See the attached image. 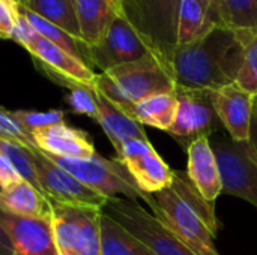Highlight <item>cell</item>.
Listing matches in <instances>:
<instances>
[{
    "label": "cell",
    "mask_w": 257,
    "mask_h": 255,
    "mask_svg": "<svg viewBox=\"0 0 257 255\" xmlns=\"http://www.w3.org/2000/svg\"><path fill=\"white\" fill-rule=\"evenodd\" d=\"M242 60L244 47L236 30L215 26L197 42L176 47L169 65L176 86L215 90L236 81Z\"/></svg>",
    "instance_id": "cell-1"
},
{
    "label": "cell",
    "mask_w": 257,
    "mask_h": 255,
    "mask_svg": "<svg viewBox=\"0 0 257 255\" xmlns=\"http://www.w3.org/2000/svg\"><path fill=\"white\" fill-rule=\"evenodd\" d=\"M95 87L123 113L136 102L176 89L169 62L158 53L98 74Z\"/></svg>",
    "instance_id": "cell-2"
},
{
    "label": "cell",
    "mask_w": 257,
    "mask_h": 255,
    "mask_svg": "<svg viewBox=\"0 0 257 255\" xmlns=\"http://www.w3.org/2000/svg\"><path fill=\"white\" fill-rule=\"evenodd\" d=\"M32 56L38 68L54 83L69 89L72 84L95 87L98 74L83 60L71 56L56 44L41 36L20 14L12 39Z\"/></svg>",
    "instance_id": "cell-3"
},
{
    "label": "cell",
    "mask_w": 257,
    "mask_h": 255,
    "mask_svg": "<svg viewBox=\"0 0 257 255\" xmlns=\"http://www.w3.org/2000/svg\"><path fill=\"white\" fill-rule=\"evenodd\" d=\"M42 152V150H41ZM47 155V153H45ZM54 164L66 170L69 174L77 177L81 183L104 195L105 198L122 197L131 201H145L148 203L151 194L143 192L126 167L116 158L107 159L99 156L98 153L87 159L77 158H62L47 155Z\"/></svg>",
    "instance_id": "cell-4"
},
{
    "label": "cell",
    "mask_w": 257,
    "mask_h": 255,
    "mask_svg": "<svg viewBox=\"0 0 257 255\" xmlns=\"http://www.w3.org/2000/svg\"><path fill=\"white\" fill-rule=\"evenodd\" d=\"M59 255H101V209L71 206L48 198Z\"/></svg>",
    "instance_id": "cell-5"
},
{
    "label": "cell",
    "mask_w": 257,
    "mask_h": 255,
    "mask_svg": "<svg viewBox=\"0 0 257 255\" xmlns=\"http://www.w3.org/2000/svg\"><path fill=\"white\" fill-rule=\"evenodd\" d=\"M101 210L143 242L154 255H196L161 219L136 201L108 198Z\"/></svg>",
    "instance_id": "cell-6"
},
{
    "label": "cell",
    "mask_w": 257,
    "mask_h": 255,
    "mask_svg": "<svg viewBox=\"0 0 257 255\" xmlns=\"http://www.w3.org/2000/svg\"><path fill=\"white\" fill-rule=\"evenodd\" d=\"M146 204H149L152 215L161 219L194 254L220 255L206 221L172 188L151 194Z\"/></svg>",
    "instance_id": "cell-7"
},
{
    "label": "cell",
    "mask_w": 257,
    "mask_h": 255,
    "mask_svg": "<svg viewBox=\"0 0 257 255\" xmlns=\"http://www.w3.org/2000/svg\"><path fill=\"white\" fill-rule=\"evenodd\" d=\"M182 0H122L123 17L167 62L176 48Z\"/></svg>",
    "instance_id": "cell-8"
},
{
    "label": "cell",
    "mask_w": 257,
    "mask_h": 255,
    "mask_svg": "<svg viewBox=\"0 0 257 255\" xmlns=\"http://www.w3.org/2000/svg\"><path fill=\"white\" fill-rule=\"evenodd\" d=\"M209 143L220 167L221 194L242 198L257 207V159L248 141L238 143L230 137L215 134Z\"/></svg>",
    "instance_id": "cell-9"
},
{
    "label": "cell",
    "mask_w": 257,
    "mask_h": 255,
    "mask_svg": "<svg viewBox=\"0 0 257 255\" xmlns=\"http://www.w3.org/2000/svg\"><path fill=\"white\" fill-rule=\"evenodd\" d=\"M175 93L178 98V111L167 134H170L185 150L193 141L202 137L211 138L218 134L223 123L214 108L211 90L176 86Z\"/></svg>",
    "instance_id": "cell-10"
},
{
    "label": "cell",
    "mask_w": 257,
    "mask_h": 255,
    "mask_svg": "<svg viewBox=\"0 0 257 255\" xmlns=\"http://www.w3.org/2000/svg\"><path fill=\"white\" fill-rule=\"evenodd\" d=\"M152 53L157 51L123 15L114 18L99 44L84 47L87 65L99 68L101 72L136 62Z\"/></svg>",
    "instance_id": "cell-11"
},
{
    "label": "cell",
    "mask_w": 257,
    "mask_h": 255,
    "mask_svg": "<svg viewBox=\"0 0 257 255\" xmlns=\"http://www.w3.org/2000/svg\"><path fill=\"white\" fill-rule=\"evenodd\" d=\"M32 165L42 192L59 203L102 209L108 198L81 183L77 177L54 164L38 147L30 149Z\"/></svg>",
    "instance_id": "cell-12"
},
{
    "label": "cell",
    "mask_w": 257,
    "mask_h": 255,
    "mask_svg": "<svg viewBox=\"0 0 257 255\" xmlns=\"http://www.w3.org/2000/svg\"><path fill=\"white\" fill-rule=\"evenodd\" d=\"M117 159L126 167L143 192L155 194L170 188L173 170L157 153L149 140L126 141L117 153Z\"/></svg>",
    "instance_id": "cell-13"
},
{
    "label": "cell",
    "mask_w": 257,
    "mask_h": 255,
    "mask_svg": "<svg viewBox=\"0 0 257 255\" xmlns=\"http://www.w3.org/2000/svg\"><path fill=\"white\" fill-rule=\"evenodd\" d=\"M0 224L11 240L12 255H59L51 218L17 216L0 209Z\"/></svg>",
    "instance_id": "cell-14"
},
{
    "label": "cell",
    "mask_w": 257,
    "mask_h": 255,
    "mask_svg": "<svg viewBox=\"0 0 257 255\" xmlns=\"http://www.w3.org/2000/svg\"><path fill=\"white\" fill-rule=\"evenodd\" d=\"M214 108L233 141L250 140L254 95L241 89L236 83L211 90Z\"/></svg>",
    "instance_id": "cell-15"
},
{
    "label": "cell",
    "mask_w": 257,
    "mask_h": 255,
    "mask_svg": "<svg viewBox=\"0 0 257 255\" xmlns=\"http://www.w3.org/2000/svg\"><path fill=\"white\" fill-rule=\"evenodd\" d=\"M32 138L39 150L51 156L87 159L96 155L95 146L87 132L69 126L66 122L35 129Z\"/></svg>",
    "instance_id": "cell-16"
},
{
    "label": "cell",
    "mask_w": 257,
    "mask_h": 255,
    "mask_svg": "<svg viewBox=\"0 0 257 255\" xmlns=\"http://www.w3.org/2000/svg\"><path fill=\"white\" fill-rule=\"evenodd\" d=\"M188 153V170L187 174L193 185L197 188L200 195L214 203L223 192V182L217 156L211 147L209 138L202 137L190 144Z\"/></svg>",
    "instance_id": "cell-17"
},
{
    "label": "cell",
    "mask_w": 257,
    "mask_h": 255,
    "mask_svg": "<svg viewBox=\"0 0 257 255\" xmlns=\"http://www.w3.org/2000/svg\"><path fill=\"white\" fill-rule=\"evenodd\" d=\"M75 11L84 47L99 44L114 18L123 15L120 0H75Z\"/></svg>",
    "instance_id": "cell-18"
},
{
    "label": "cell",
    "mask_w": 257,
    "mask_h": 255,
    "mask_svg": "<svg viewBox=\"0 0 257 255\" xmlns=\"http://www.w3.org/2000/svg\"><path fill=\"white\" fill-rule=\"evenodd\" d=\"M96 101H98L96 122L101 125L102 131L108 137L116 153H119L122 146L130 140H149L143 129V125L131 119L126 113H123L117 105H114L98 90H96Z\"/></svg>",
    "instance_id": "cell-19"
},
{
    "label": "cell",
    "mask_w": 257,
    "mask_h": 255,
    "mask_svg": "<svg viewBox=\"0 0 257 255\" xmlns=\"http://www.w3.org/2000/svg\"><path fill=\"white\" fill-rule=\"evenodd\" d=\"M0 209L17 216L51 218L48 197L24 179L0 189Z\"/></svg>",
    "instance_id": "cell-20"
},
{
    "label": "cell",
    "mask_w": 257,
    "mask_h": 255,
    "mask_svg": "<svg viewBox=\"0 0 257 255\" xmlns=\"http://www.w3.org/2000/svg\"><path fill=\"white\" fill-rule=\"evenodd\" d=\"M178 98L176 93H157L136 102L126 114L140 125H149L167 131L176 117Z\"/></svg>",
    "instance_id": "cell-21"
},
{
    "label": "cell",
    "mask_w": 257,
    "mask_h": 255,
    "mask_svg": "<svg viewBox=\"0 0 257 255\" xmlns=\"http://www.w3.org/2000/svg\"><path fill=\"white\" fill-rule=\"evenodd\" d=\"M99 234L101 255H154L143 242L102 210L99 216Z\"/></svg>",
    "instance_id": "cell-22"
},
{
    "label": "cell",
    "mask_w": 257,
    "mask_h": 255,
    "mask_svg": "<svg viewBox=\"0 0 257 255\" xmlns=\"http://www.w3.org/2000/svg\"><path fill=\"white\" fill-rule=\"evenodd\" d=\"M20 6L60 27L68 35L81 42L75 0H24Z\"/></svg>",
    "instance_id": "cell-23"
},
{
    "label": "cell",
    "mask_w": 257,
    "mask_h": 255,
    "mask_svg": "<svg viewBox=\"0 0 257 255\" xmlns=\"http://www.w3.org/2000/svg\"><path fill=\"white\" fill-rule=\"evenodd\" d=\"M215 24L208 18L203 6L197 0H182L178 18L176 47L190 45L205 38Z\"/></svg>",
    "instance_id": "cell-24"
},
{
    "label": "cell",
    "mask_w": 257,
    "mask_h": 255,
    "mask_svg": "<svg viewBox=\"0 0 257 255\" xmlns=\"http://www.w3.org/2000/svg\"><path fill=\"white\" fill-rule=\"evenodd\" d=\"M170 188L187 203L190 204L194 210H197L202 218L206 221L208 227L211 228L214 237L218 233V222H217V216H215V207L214 203L205 200L200 192L197 191V188L193 185V182L190 180L187 171H179V170H173V180Z\"/></svg>",
    "instance_id": "cell-25"
},
{
    "label": "cell",
    "mask_w": 257,
    "mask_h": 255,
    "mask_svg": "<svg viewBox=\"0 0 257 255\" xmlns=\"http://www.w3.org/2000/svg\"><path fill=\"white\" fill-rule=\"evenodd\" d=\"M20 9V14L29 21V24L41 35L44 36L45 39H48L50 42L56 44L57 47H60L62 50H65L66 53H69L71 56L86 62V57H84V45L81 42H78L75 38H72L71 35H68L65 30H62L60 27L48 23L47 20L38 17L36 14L18 6ZM87 63V62H86Z\"/></svg>",
    "instance_id": "cell-26"
},
{
    "label": "cell",
    "mask_w": 257,
    "mask_h": 255,
    "mask_svg": "<svg viewBox=\"0 0 257 255\" xmlns=\"http://www.w3.org/2000/svg\"><path fill=\"white\" fill-rule=\"evenodd\" d=\"M244 47V60L236 84L251 95H257V29H235Z\"/></svg>",
    "instance_id": "cell-27"
},
{
    "label": "cell",
    "mask_w": 257,
    "mask_h": 255,
    "mask_svg": "<svg viewBox=\"0 0 257 255\" xmlns=\"http://www.w3.org/2000/svg\"><path fill=\"white\" fill-rule=\"evenodd\" d=\"M226 26L232 29H257V0H223Z\"/></svg>",
    "instance_id": "cell-28"
},
{
    "label": "cell",
    "mask_w": 257,
    "mask_h": 255,
    "mask_svg": "<svg viewBox=\"0 0 257 255\" xmlns=\"http://www.w3.org/2000/svg\"><path fill=\"white\" fill-rule=\"evenodd\" d=\"M66 95V102L71 110L77 114H84L93 120L98 117V101L96 89L84 84H72Z\"/></svg>",
    "instance_id": "cell-29"
},
{
    "label": "cell",
    "mask_w": 257,
    "mask_h": 255,
    "mask_svg": "<svg viewBox=\"0 0 257 255\" xmlns=\"http://www.w3.org/2000/svg\"><path fill=\"white\" fill-rule=\"evenodd\" d=\"M17 122L32 135L35 129L45 128L54 123L65 122V113L62 110H47V111H29V110H15L11 111Z\"/></svg>",
    "instance_id": "cell-30"
},
{
    "label": "cell",
    "mask_w": 257,
    "mask_h": 255,
    "mask_svg": "<svg viewBox=\"0 0 257 255\" xmlns=\"http://www.w3.org/2000/svg\"><path fill=\"white\" fill-rule=\"evenodd\" d=\"M0 138L20 143L29 149H35V143L32 135L17 122L9 110L0 107Z\"/></svg>",
    "instance_id": "cell-31"
},
{
    "label": "cell",
    "mask_w": 257,
    "mask_h": 255,
    "mask_svg": "<svg viewBox=\"0 0 257 255\" xmlns=\"http://www.w3.org/2000/svg\"><path fill=\"white\" fill-rule=\"evenodd\" d=\"M20 18V9L11 0H0V38L12 39Z\"/></svg>",
    "instance_id": "cell-32"
},
{
    "label": "cell",
    "mask_w": 257,
    "mask_h": 255,
    "mask_svg": "<svg viewBox=\"0 0 257 255\" xmlns=\"http://www.w3.org/2000/svg\"><path fill=\"white\" fill-rule=\"evenodd\" d=\"M208 18L215 24V26H226V15H224V3L223 0H197Z\"/></svg>",
    "instance_id": "cell-33"
},
{
    "label": "cell",
    "mask_w": 257,
    "mask_h": 255,
    "mask_svg": "<svg viewBox=\"0 0 257 255\" xmlns=\"http://www.w3.org/2000/svg\"><path fill=\"white\" fill-rule=\"evenodd\" d=\"M20 179H23L18 171L15 170V167L11 164V161L0 152V189H5L11 185H14L15 182H18Z\"/></svg>",
    "instance_id": "cell-34"
},
{
    "label": "cell",
    "mask_w": 257,
    "mask_h": 255,
    "mask_svg": "<svg viewBox=\"0 0 257 255\" xmlns=\"http://www.w3.org/2000/svg\"><path fill=\"white\" fill-rule=\"evenodd\" d=\"M250 149L257 159V111L253 108V117H251V131H250V140H248Z\"/></svg>",
    "instance_id": "cell-35"
},
{
    "label": "cell",
    "mask_w": 257,
    "mask_h": 255,
    "mask_svg": "<svg viewBox=\"0 0 257 255\" xmlns=\"http://www.w3.org/2000/svg\"><path fill=\"white\" fill-rule=\"evenodd\" d=\"M0 255H12V245L11 240L5 231V228L0 224Z\"/></svg>",
    "instance_id": "cell-36"
},
{
    "label": "cell",
    "mask_w": 257,
    "mask_h": 255,
    "mask_svg": "<svg viewBox=\"0 0 257 255\" xmlns=\"http://www.w3.org/2000/svg\"><path fill=\"white\" fill-rule=\"evenodd\" d=\"M11 2H12V3H15L17 6H20V5H21V3H23L24 0H11Z\"/></svg>",
    "instance_id": "cell-37"
},
{
    "label": "cell",
    "mask_w": 257,
    "mask_h": 255,
    "mask_svg": "<svg viewBox=\"0 0 257 255\" xmlns=\"http://www.w3.org/2000/svg\"><path fill=\"white\" fill-rule=\"evenodd\" d=\"M254 110H256V111H257V95H256V96H254Z\"/></svg>",
    "instance_id": "cell-38"
},
{
    "label": "cell",
    "mask_w": 257,
    "mask_h": 255,
    "mask_svg": "<svg viewBox=\"0 0 257 255\" xmlns=\"http://www.w3.org/2000/svg\"><path fill=\"white\" fill-rule=\"evenodd\" d=\"M120 2H122V0H120Z\"/></svg>",
    "instance_id": "cell-39"
}]
</instances>
